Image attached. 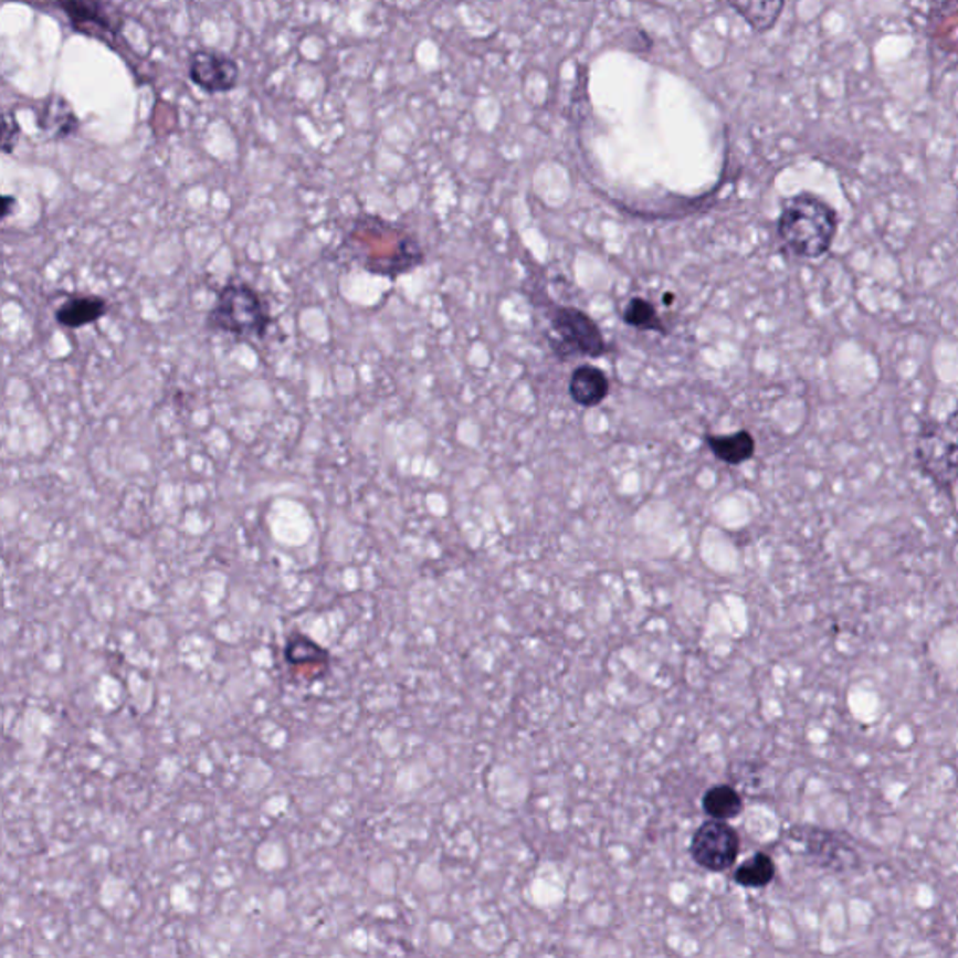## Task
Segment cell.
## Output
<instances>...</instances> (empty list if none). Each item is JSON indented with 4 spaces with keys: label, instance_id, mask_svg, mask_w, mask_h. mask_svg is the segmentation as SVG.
<instances>
[{
    "label": "cell",
    "instance_id": "ffe728a7",
    "mask_svg": "<svg viewBox=\"0 0 958 958\" xmlns=\"http://www.w3.org/2000/svg\"><path fill=\"white\" fill-rule=\"evenodd\" d=\"M2 134H4L2 147H4V152L10 154L13 147L18 145L19 134H21L18 120L10 113H4V129H2Z\"/></svg>",
    "mask_w": 958,
    "mask_h": 958
},
{
    "label": "cell",
    "instance_id": "3957f363",
    "mask_svg": "<svg viewBox=\"0 0 958 958\" xmlns=\"http://www.w3.org/2000/svg\"><path fill=\"white\" fill-rule=\"evenodd\" d=\"M272 315L263 296L244 282H229L220 288L214 307L207 317L212 331L248 339H263L269 334Z\"/></svg>",
    "mask_w": 958,
    "mask_h": 958
},
{
    "label": "cell",
    "instance_id": "e0dca14e",
    "mask_svg": "<svg viewBox=\"0 0 958 958\" xmlns=\"http://www.w3.org/2000/svg\"><path fill=\"white\" fill-rule=\"evenodd\" d=\"M930 40L946 55L958 56V7H941L933 13Z\"/></svg>",
    "mask_w": 958,
    "mask_h": 958
},
{
    "label": "cell",
    "instance_id": "7a4b0ae2",
    "mask_svg": "<svg viewBox=\"0 0 958 958\" xmlns=\"http://www.w3.org/2000/svg\"><path fill=\"white\" fill-rule=\"evenodd\" d=\"M839 214L822 197L803 191L781 208L777 232L788 251L801 259H820L831 250L839 231Z\"/></svg>",
    "mask_w": 958,
    "mask_h": 958
},
{
    "label": "cell",
    "instance_id": "6da1fadb",
    "mask_svg": "<svg viewBox=\"0 0 958 958\" xmlns=\"http://www.w3.org/2000/svg\"><path fill=\"white\" fill-rule=\"evenodd\" d=\"M339 255L367 274L390 280L409 274L423 261L422 248L407 229L371 214L352 221L339 245Z\"/></svg>",
    "mask_w": 958,
    "mask_h": 958
},
{
    "label": "cell",
    "instance_id": "ac0fdd59",
    "mask_svg": "<svg viewBox=\"0 0 958 958\" xmlns=\"http://www.w3.org/2000/svg\"><path fill=\"white\" fill-rule=\"evenodd\" d=\"M773 878H776V863L764 852H758L749 860L744 861L734 873L736 884L747 887V889L766 887L773 882Z\"/></svg>",
    "mask_w": 958,
    "mask_h": 958
},
{
    "label": "cell",
    "instance_id": "9a60e30c",
    "mask_svg": "<svg viewBox=\"0 0 958 958\" xmlns=\"http://www.w3.org/2000/svg\"><path fill=\"white\" fill-rule=\"evenodd\" d=\"M38 124L43 131L53 134L56 139H62L66 135L74 134L77 116L66 99L61 98V96H51L43 105V115L40 116Z\"/></svg>",
    "mask_w": 958,
    "mask_h": 958
},
{
    "label": "cell",
    "instance_id": "7c38bea8",
    "mask_svg": "<svg viewBox=\"0 0 958 958\" xmlns=\"http://www.w3.org/2000/svg\"><path fill=\"white\" fill-rule=\"evenodd\" d=\"M285 660L296 671H307V677L315 680L328 669V653L317 642L304 633H294L285 644Z\"/></svg>",
    "mask_w": 958,
    "mask_h": 958
},
{
    "label": "cell",
    "instance_id": "2e32d148",
    "mask_svg": "<svg viewBox=\"0 0 958 958\" xmlns=\"http://www.w3.org/2000/svg\"><path fill=\"white\" fill-rule=\"evenodd\" d=\"M703 809L708 817L717 820H730L744 811V800L738 790L728 785H717L706 790L703 798Z\"/></svg>",
    "mask_w": 958,
    "mask_h": 958
},
{
    "label": "cell",
    "instance_id": "44dd1931",
    "mask_svg": "<svg viewBox=\"0 0 958 958\" xmlns=\"http://www.w3.org/2000/svg\"><path fill=\"white\" fill-rule=\"evenodd\" d=\"M13 202H18L13 197H4V210H2V215H4V218L10 215V207H12Z\"/></svg>",
    "mask_w": 958,
    "mask_h": 958
},
{
    "label": "cell",
    "instance_id": "8992f818",
    "mask_svg": "<svg viewBox=\"0 0 958 958\" xmlns=\"http://www.w3.org/2000/svg\"><path fill=\"white\" fill-rule=\"evenodd\" d=\"M739 854V835L727 820H706L693 835L691 855L696 865L709 873H725L734 867Z\"/></svg>",
    "mask_w": 958,
    "mask_h": 958
},
{
    "label": "cell",
    "instance_id": "ba28073f",
    "mask_svg": "<svg viewBox=\"0 0 958 958\" xmlns=\"http://www.w3.org/2000/svg\"><path fill=\"white\" fill-rule=\"evenodd\" d=\"M188 75L193 85L207 94H225L240 81L239 62L220 51L199 50L190 56Z\"/></svg>",
    "mask_w": 958,
    "mask_h": 958
},
{
    "label": "cell",
    "instance_id": "8fae6325",
    "mask_svg": "<svg viewBox=\"0 0 958 958\" xmlns=\"http://www.w3.org/2000/svg\"><path fill=\"white\" fill-rule=\"evenodd\" d=\"M609 379L599 367L580 366L575 369L569 380V396L575 403L592 409L603 403L609 396Z\"/></svg>",
    "mask_w": 958,
    "mask_h": 958
},
{
    "label": "cell",
    "instance_id": "4fadbf2b",
    "mask_svg": "<svg viewBox=\"0 0 958 958\" xmlns=\"http://www.w3.org/2000/svg\"><path fill=\"white\" fill-rule=\"evenodd\" d=\"M728 7L744 19L751 31L766 34L779 23L787 0H727Z\"/></svg>",
    "mask_w": 958,
    "mask_h": 958
},
{
    "label": "cell",
    "instance_id": "277c9868",
    "mask_svg": "<svg viewBox=\"0 0 958 958\" xmlns=\"http://www.w3.org/2000/svg\"><path fill=\"white\" fill-rule=\"evenodd\" d=\"M917 463L941 491L958 483V409L946 420H930L917 434Z\"/></svg>",
    "mask_w": 958,
    "mask_h": 958
},
{
    "label": "cell",
    "instance_id": "5bb4252c",
    "mask_svg": "<svg viewBox=\"0 0 958 958\" xmlns=\"http://www.w3.org/2000/svg\"><path fill=\"white\" fill-rule=\"evenodd\" d=\"M704 440H706V446L712 450L715 457L723 463L733 464V466L747 463L757 450V442L749 431H738V433L723 434V436L708 434Z\"/></svg>",
    "mask_w": 958,
    "mask_h": 958
},
{
    "label": "cell",
    "instance_id": "30bf717a",
    "mask_svg": "<svg viewBox=\"0 0 958 958\" xmlns=\"http://www.w3.org/2000/svg\"><path fill=\"white\" fill-rule=\"evenodd\" d=\"M107 312H109V304L98 294H72L56 307L55 320L59 326L67 330H81L98 323Z\"/></svg>",
    "mask_w": 958,
    "mask_h": 958
},
{
    "label": "cell",
    "instance_id": "d6986e66",
    "mask_svg": "<svg viewBox=\"0 0 958 958\" xmlns=\"http://www.w3.org/2000/svg\"><path fill=\"white\" fill-rule=\"evenodd\" d=\"M623 323L641 331H660L665 334V324L661 320L657 309L644 298H631L622 313Z\"/></svg>",
    "mask_w": 958,
    "mask_h": 958
},
{
    "label": "cell",
    "instance_id": "9c48e42d",
    "mask_svg": "<svg viewBox=\"0 0 958 958\" xmlns=\"http://www.w3.org/2000/svg\"><path fill=\"white\" fill-rule=\"evenodd\" d=\"M801 831H803V835L798 841L806 844L807 852L820 865L843 871L844 867H852L854 863H857V855H855L854 850L830 831L818 830V828H806Z\"/></svg>",
    "mask_w": 958,
    "mask_h": 958
},
{
    "label": "cell",
    "instance_id": "52a82bcc",
    "mask_svg": "<svg viewBox=\"0 0 958 958\" xmlns=\"http://www.w3.org/2000/svg\"><path fill=\"white\" fill-rule=\"evenodd\" d=\"M552 331L558 337L556 350L573 352V355L601 358L607 350L601 330L587 313L573 309V307H558L550 318Z\"/></svg>",
    "mask_w": 958,
    "mask_h": 958
},
{
    "label": "cell",
    "instance_id": "5b68a950",
    "mask_svg": "<svg viewBox=\"0 0 958 958\" xmlns=\"http://www.w3.org/2000/svg\"><path fill=\"white\" fill-rule=\"evenodd\" d=\"M51 4L64 13L72 31L98 40L120 51L118 45H128L124 40L126 18L110 0H51Z\"/></svg>",
    "mask_w": 958,
    "mask_h": 958
}]
</instances>
